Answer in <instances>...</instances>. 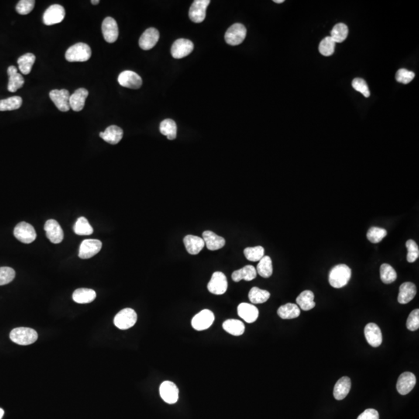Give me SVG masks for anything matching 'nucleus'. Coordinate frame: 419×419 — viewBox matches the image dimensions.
Here are the masks:
<instances>
[{
	"label": "nucleus",
	"mask_w": 419,
	"mask_h": 419,
	"mask_svg": "<svg viewBox=\"0 0 419 419\" xmlns=\"http://www.w3.org/2000/svg\"><path fill=\"white\" fill-rule=\"evenodd\" d=\"M352 276V270L345 264H339L331 269L328 281L332 287L342 288L348 284Z\"/></svg>",
	"instance_id": "1"
},
{
	"label": "nucleus",
	"mask_w": 419,
	"mask_h": 419,
	"mask_svg": "<svg viewBox=\"0 0 419 419\" xmlns=\"http://www.w3.org/2000/svg\"><path fill=\"white\" fill-rule=\"evenodd\" d=\"M92 52L87 44L80 42L69 47L66 52V59L69 62H87L91 57Z\"/></svg>",
	"instance_id": "2"
},
{
	"label": "nucleus",
	"mask_w": 419,
	"mask_h": 419,
	"mask_svg": "<svg viewBox=\"0 0 419 419\" xmlns=\"http://www.w3.org/2000/svg\"><path fill=\"white\" fill-rule=\"evenodd\" d=\"M10 338L13 342L18 345H31L38 339V333L32 328H17L10 333Z\"/></svg>",
	"instance_id": "3"
},
{
	"label": "nucleus",
	"mask_w": 419,
	"mask_h": 419,
	"mask_svg": "<svg viewBox=\"0 0 419 419\" xmlns=\"http://www.w3.org/2000/svg\"><path fill=\"white\" fill-rule=\"evenodd\" d=\"M136 312L133 309H123L115 316L114 319V325L121 330H127L133 327L137 322Z\"/></svg>",
	"instance_id": "4"
},
{
	"label": "nucleus",
	"mask_w": 419,
	"mask_h": 419,
	"mask_svg": "<svg viewBox=\"0 0 419 419\" xmlns=\"http://www.w3.org/2000/svg\"><path fill=\"white\" fill-rule=\"evenodd\" d=\"M14 235L18 241L25 244H30L36 239V231L31 224L27 222L19 223L14 228Z\"/></svg>",
	"instance_id": "5"
},
{
	"label": "nucleus",
	"mask_w": 419,
	"mask_h": 419,
	"mask_svg": "<svg viewBox=\"0 0 419 419\" xmlns=\"http://www.w3.org/2000/svg\"><path fill=\"white\" fill-rule=\"evenodd\" d=\"M247 35L246 28L242 24L237 23L231 25L224 35L227 43L230 45H238L245 40Z\"/></svg>",
	"instance_id": "6"
},
{
	"label": "nucleus",
	"mask_w": 419,
	"mask_h": 419,
	"mask_svg": "<svg viewBox=\"0 0 419 419\" xmlns=\"http://www.w3.org/2000/svg\"><path fill=\"white\" fill-rule=\"evenodd\" d=\"M65 16H66V11L64 7L59 4H53L44 13V24L48 26L59 24L64 20Z\"/></svg>",
	"instance_id": "7"
},
{
	"label": "nucleus",
	"mask_w": 419,
	"mask_h": 419,
	"mask_svg": "<svg viewBox=\"0 0 419 419\" xmlns=\"http://www.w3.org/2000/svg\"><path fill=\"white\" fill-rule=\"evenodd\" d=\"M214 321V314L210 310H203L196 314L192 319L193 328L197 331H204L208 329Z\"/></svg>",
	"instance_id": "8"
},
{
	"label": "nucleus",
	"mask_w": 419,
	"mask_h": 419,
	"mask_svg": "<svg viewBox=\"0 0 419 419\" xmlns=\"http://www.w3.org/2000/svg\"><path fill=\"white\" fill-rule=\"evenodd\" d=\"M210 293L214 295H222L228 290V281L224 273L215 272L211 276V280L207 285Z\"/></svg>",
	"instance_id": "9"
},
{
	"label": "nucleus",
	"mask_w": 419,
	"mask_h": 419,
	"mask_svg": "<svg viewBox=\"0 0 419 419\" xmlns=\"http://www.w3.org/2000/svg\"><path fill=\"white\" fill-rule=\"evenodd\" d=\"M102 248V242L97 239H86L80 245L79 257L82 259H90L97 255Z\"/></svg>",
	"instance_id": "10"
},
{
	"label": "nucleus",
	"mask_w": 419,
	"mask_h": 419,
	"mask_svg": "<svg viewBox=\"0 0 419 419\" xmlns=\"http://www.w3.org/2000/svg\"><path fill=\"white\" fill-rule=\"evenodd\" d=\"M193 42L188 39H184V38H180L178 39L172 45V49H171V54L174 59H180L186 56H189L190 53L193 51Z\"/></svg>",
	"instance_id": "11"
},
{
	"label": "nucleus",
	"mask_w": 419,
	"mask_h": 419,
	"mask_svg": "<svg viewBox=\"0 0 419 419\" xmlns=\"http://www.w3.org/2000/svg\"><path fill=\"white\" fill-rule=\"evenodd\" d=\"M211 4L210 0H195L189 11L190 19L194 23H201L206 18V11L209 4Z\"/></svg>",
	"instance_id": "12"
},
{
	"label": "nucleus",
	"mask_w": 419,
	"mask_h": 419,
	"mask_svg": "<svg viewBox=\"0 0 419 419\" xmlns=\"http://www.w3.org/2000/svg\"><path fill=\"white\" fill-rule=\"evenodd\" d=\"M49 97L52 102L59 111L62 112H67L70 109L69 106V97L70 94L67 90H53L49 93Z\"/></svg>",
	"instance_id": "13"
},
{
	"label": "nucleus",
	"mask_w": 419,
	"mask_h": 419,
	"mask_svg": "<svg viewBox=\"0 0 419 419\" xmlns=\"http://www.w3.org/2000/svg\"><path fill=\"white\" fill-rule=\"evenodd\" d=\"M118 81L121 87L137 90L142 87V80L139 75L133 71L126 70L120 73Z\"/></svg>",
	"instance_id": "14"
},
{
	"label": "nucleus",
	"mask_w": 419,
	"mask_h": 419,
	"mask_svg": "<svg viewBox=\"0 0 419 419\" xmlns=\"http://www.w3.org/2000/svg\"><path fill=\"white\" fill-rule=\"evenodd\" d=\"M159 393L162 400L169 404L176 403L179 399V389L173 382H163L159 387Z\"/></svg>",
	"instance_id": "15"
},
{
	"label": "nucleus",
	"mask_w": 419,
	"mask_h": 419,
	"mask_svg": "<svg viewBox=\"0 0 419 419\" xmlns=\"http://www.w3.org/2000/svg\"><path fill=\"white\" fill-rule=\"evenodd\" d=\"M46 232L47 238L53 244L61 243L64 238V233L59 223L56 220L50 219L47 221L44 227Z\"/></svg>",
	"instance_id": "16"
},
{
	"label": "nucleus",
	"mask_w": 419,
	"mask_h": 419,
	"mask_svg": "<svg viewBox=\"0 0 419 419\" xmlns=\"http://www.w3.org/2000/svg\"><path fill=\"white\" fill-rule=\"evenodd\" d=\"M102 33L104 39L108 43H114L117 41L119 35L118 24L115 20L111 17H107L102 23Z\"/></svg>",
	"instance_id": "17"
},
{
	"label": "nucleus",
	"mask_w": 419,
	"mask_h": 419,
	"mask_svg": "<svg viewBox=\"0 0 419 419\" xmlns=\"http://www.w3.org/2000/svg\"><path fill=\"white\" fill-rule=\"evenodd\" d=\"M415 375L412 372H403L397 380V390L401 395H407L414 389L416 385Z\"/></svg>",
	"instance_id": "18"
},
{
	"label": "nucleus",
	"mask_w": 419,
	"mask_h": 419,
	"mask_svg": "<svg viewBox=\"0 0 419 419\" xmlns=\"http://www.w3.org/2000/svg\"><path fill=\"white\" fill-rule=\"evenodd\" d=\"M364 333H365L366 341L371 346L376 348L381 345L383 342V335H382L381 330L377 324L374 323H369L366 326Z\"/></svg>",
	"instance_id": "19"
},
{
	"label": "nucleus",
	"mask_w": 419,
	"mask_h": 419,
	"mask_svg": "<svg viewBox=\"0 0 419 419\" xmlns=\"http://www.w3.org/2000/svg\"><path fill=\"white\" fill-rule=\"evenodd\" d=\"M159 32L154 28H148L144 31L139 39V46L143 50H150L157 44Z\"/></svg>",
	"instance_id": "20"
},
{
	"label": "nucleus",
	"mask_w": 419,
	"mask_h": 419,
	"mask_svg": "<svg viewBox=\"0 0 419 419\" xmlns=\"http://www.w3.org/2000/svg\"><path fill=\"white\" fill-rule=\"evenodd\" d=\"M238 314L245 322H255L259 317V310L253 304L242 303L238 307Z\"/></svg>",
	"instance_id": "21"
},
{
	"label": "nucleus",
	"mask_w": 419,
	"mask_h": 419,
	"mask_svg": "<svg viewBox=\"0 0 419 419\" xmlns=\"http://www.w3.org/2000/svg\"><path fill=\"white\" fill-rule=\"evenodd\" d=\"M89 95L87 89L80 88L76 90L69 97V106L73 111L79 112L83 110L85 102Z\"/></svg>",
	"instance_id": "22"
},
{
	"label": "nucleus",
	"mask_w": 419,
	"mask_h": 419,
	"mask_svg": "<svg viewBox=\"0 0 419 419\" xmlns=\"http://www.w3.org/2000/svg\"><path fill=\"white\" fill-rule=\"evenodd\" d=\"M7 73L9 76V83L7 86V90L11 93L18 91L25 84V79L22 75L18 73V69L14 66L8 67Z\"/></svg>",
	"instance_id": "23"
},
{
	"label": "nucleus",
	"mask_w": 419,
	"mask_h": 419,
	"mask_svg": "<svg viewBox=\"0 0 419 419\" xmlns=\"http://www.w3.org/2000/svg\"><path fill=\"white\" fill-rule=\"evenodd\" d=\"M203 240L207 249L211 251L221 249L225 245V240L224 238L218 236L215 233L211 231H206L203 233Z\"/></svg>",
	"instance_id": "24"
},
{
	"label": "nucleus",
	"mask_w": 419,
	"mask_h": 419,
	"mask_svg": "<svg viewBox=\"0 0 419 419\" xmlns=\"http://www.w3.org/2000/svg\"><path fill=\"white\" fill-rule=\"evenodd\" d=\"M124 131L116 125H111L107 128L104 132H100V137L107 143L117 145L122 139Z\"/></svg>",
	"instance_id": "25"
},
{
	"label": "nucleus",
	"mask_w": 419,
	"mask_h": 419,
	"mask_svg": "<svg viewBox=\"0 0 419 419\" xmlns=\"http://www.w3.org/2000/svg\"><path fill=\"white\" fill-rule=\"evenodd\" d=\"M183 243L186 251L190 255H197L205 246L203 238L195 235H186L183 238Z\"/></svg>",
	"instance_id": "26"
},
{
	"label": "nucleus",
	"mask_w": 419,
	"mask_h": 419,
	"mask_svg": "<svg viewBox=\"0 0 419 419\" xmlns=\"http://www.w3.org/2000/svg\"><path fill=\"white\" fill-rule=\"evenodd\" d=\"M417 294L416 286L413 283L407 282L400 286L398 295V302L401 304H408Z\"/></svg>",
	"instance_id": "27"
},
{
	"label": "nucleus",
	"mask_w": 419,
	"mask_h": 419,
	"mask_svg": "<svg viewBox=\"0 0 419 419\" xmlns=\"http://www.w3.org/2000/svg\"><path fill=\"white\" fill-rule=\"evenodd\" d=\"M351 386H352V382H351L350 378L344 376L338 379V381L334 387V397L337 400H343L349 393Z\"/></svg>",
	"instance_id": "28"
},
{
	"label": "nucleus",
	"mask_w": 419,
	"mask_h": 419,
	"mask_svg": "<svg viewBox=\"0 0 419 419\" xmlns=\"http://www.w3.org/2000/svg\"><path fill=\"white\" fill-rule=\"evenodd\" d=\"M257 276V272L255 267L252 266H246L242 269H238L235 271L231 275L233 281L238 282L241 281L242 279L245 281H252L254 279H255Z\"/></svg>",
	"instance_id": "29"
},
{
	"label": "nucleus",
	"mask_w": 419,
	"mask_h": 419,
	"mask_svg": "<svg viewBox=\"0 0 419 419\" xmlns=\"http://www.w3.org/2000/svg\"><path fill=\"white\" fill-rule=\"evenodd\" d=\"M97 294L91 289L80 288L75 290L73 299L77 304H89L95 300Z\"/></svg>",
	"instance_id": "30"
},
{
	"label": "nucleus",
	"mask_w": 419,
	"mask_h": 419,
	"mask_svg": "<svg viewBox=\"0 0 419 419\" xmlns=\"http://www.w3.org/2000/svg\"><path fill=\"white\" fill-rule=\"evenodd\" d=\"M297 304L302 310H311L315 307L316 304L314 302V294L310 290H305L302 292L297 298Z\"/></svg>",
	"instance_id": "31"
},
{
	"label": "nucleus",
	"mask_w": 419,
	"mask_h": 419,
	"mask_svg": "<svg viewBox=\"0 0 419 419\" xmlns=\"http://www.w3.org/2000/svg\"><path fill=\"white\" fill-rule=\"evenodd\" d=\"M223 328L224 331L234 336H240L245 332V324L239 320H227L223 324Z\"/></svg>",
	"instance_id": "32"
},
{
	"label": "nucleus",
	"mask_w": 419,
	"mask_h": 419,
	"mask_svg": "<svg viewBox=\"0 0 419 419\" xmlns=\"http://www.w3.org/2000/svg\"><path fill=\"white\" fill-rule=\"evenodd\" d=\"M277 314L282 319H293L300 316V310L297 304H286L278 309Z\"/></svg>",
	"instance_id": "33"
},
{
	"label": "nucleus",
	"mask_w": 419,
	"mask_h": 419,
	"mask_svg": "<svg viewBox=\"0 0 419 419\" xmlns=\"http://www.w3.org/2000/svg\"><path fill=\"white\" fill-rule=\"evenodd\" d=\"M159 131L169 140H174L177 135V126L172 119H166L161 122Z\"/></svg>",
	"instance_id": "34"
},
{
	"label": "nucleus",
	"mask_w": 419,
	"mask_h": 419,
	"mask_svg": "<svg viewBox=\"0 0 419 419\" xmlns=\"http://www.w3.org/2000/svg\"><path fill=\"white\" fill-rule=\"evenodd\" d=\"M35 59L36 58L34 54L26 53L18 59V67L22 74L28 75L31 73Z\"/></svg>",
	"instance_id": "35"
},
{
	"label": "nucleus",
	"mask_w": 419,
	"mask_h": 419,
	"mask_svg": "<svg viewBox=\"0 0 419 419\" xmlns=\"http://www.w3.org/2000/svg\"><path fill=\"white\" fill-rule=\"evenodd\" d=\"M259 262L256 269L258 274L263 278L270 277L273 272V262L271 258L266 255L263 256Z\"/></svg>",
	"instance_id": "36"
},
{
	"label": "nucleus",
	"mask_w": 419,
	"mask_h": 419,
	"mask_svg": "<svg viewBox=\"0 0 419 419\" xmlns=\"http://www.w3.org/2000/svg\"><path fill=\"white\" fill-rule=\"evenodd\" d=\"M270 297V293L267 290H261L258 287H252L249 293L248 298L252 304H263L267 301Z\"/></svg>",
	"instance_id": "37"
},
{
	"label": "nucleus",
	"mask_w": 419,
	"mask_h": 419,
	"mask_svg": "<svg viewBox=\"0 0 419 419\" xmlns=\"http://www.w3.org/2000/svg\"><path fill=\"white\" fill-rule=\"evenodd\" d=\"M22 98L19 96H14L0 100V111H10L18 110L22 105Z\"/></svg>",
	"instance_id": "38"
},
{
	"label": "nucleus",
	"mask_w": 419,
	"mask_h": 419,
	"mask_svg": "<svg viewBox=\"0 0 419 419\" xmlns=\"http://www.w3.org/2000/svg\"><path fill=\"white\" fill-rule=\"evenodd\" d=\"M348 35V28L343 23L337 24L331 32V38L335 43H341L346 39Z\"/></svg>",
	"instance_id": "39"
},
{
	"label": "nucleus",
	"mask_w": 419,
	"mask_h": 419,
	"mask_svg": "<svg viewBox=\"0 0 419 419\" xmlns=\"http://www.w3.org/2000/svg\"><path fill=\"white\" fill-rule=\"evenodd\" d=\"M74 232L78 235H90L93 234V229L91 225L89 224L88 220L84 217L78 218L75 224Z\"/></svg>",
	"instance_id": "40"
},
{
	"label": "nucleus",
	"mask_w": 419,
	"mask_h": 419,
	"mask_svg": "<svg viewBox=\"0 0 419 419\" xmlns=\"http://www.w3.org/2000/svg\"><path fill=\"white\" fill-rule=\"evenodd\" d=\"M380 278L383 283L390 284L397 279V272L389 264H383L380 267Z\"/></svg>",
	"instance_id": "41"
},
{
	"label": "nucleus",
	"mask_w": 419,
	"mask_h": 419,
	"mask_svg": "<svg viewBox=\"0 0 419 419\" xmlns=\"http://www.w3.org/2000/svg\"><path fill=\"white\" fill-rule=\"evenodd\" d=\"M264 253L265 249L262 246L248 247L244 250L245 258L251 262L260 261L264 256Z\"/></svg>",
	"instance_id": "42"
},
{
	"label": "nucleus",
	"mask_w": 419,
	"mask_h": 419,
	"mask_svg": "<svg viewBox=\"0 0 419 419\" xmlns=\"http://www.w3.org/2000/svg\"><path fill=\"white\" fill-rule=\"evenodd\" d=\"M387 235V231L383 228L372 227L367 232V238L372 243H379Z\"/></svg>",
	"instance_id": "43"
},
{
	"label": "nucleus",
	"mask_w": 419,
	"mask_h": 419,
	"mask_svg": "<svg viewBox=\"0 0 419 419\" xmlns=\"http://www.w3.org/2000/svg\"><path fill=\"white\" fill-rule=\"evenodd\" d=\"M335 43L331 37H326L319 45L320 53L324 56H330L335 52Z\"/></svg>",
	"instance_id": "44"
},
{
	"label": "nucleus",
	"mask_w": 419,
	"mask_h": 419,
	"mask_svg": "<svg viewBox=\"0 0 419 419\" xmlns=\"http://www.w3.org/2000/svg\"><path fill=\"white\" fill-rule=\"evenodd\" d=\"M406 246L407 248V262L413 263L419 257L418 245L414 240L410 239L406 242Z\"/></svg>",
	"instance_id": "45"
},
{
	"label": "nucleus",
	"mask_w": 419,
	"mask_h": 419,
	"mask_svg": "<svg viewBox=\"0 0 419 419\" xmlns=\"http://www.w3.org/2000/svg\"><path fill=\"white\" fill-rule=\"evenodd\" d=\"M15 271L11 267H0V286L8 284L14 280Z\"/></svg>",
	"instance_id": "46"
},
{
	"label": "nucleus",
	"mask_w": 419,
	"mask_h": 419,
	"mask_svg": "<svg viewBox=\"0 0 419 419\" xmlns=\"http://www.w3.org/2000/svg\"><path fill=\"white\" fill-rule=\"evenodd\" d=\"M35 4V1L34 0H21L17 4L16 11L21 15H27L34 9Z\"/></svg>",
	"instance_id": "47"
},
{
	"label": "nucleus",
	"mask_w": 419,
	"mask_h": 419,
	"mask_svg": "<svg viewBox=\"0 0 419 419\" xmlns=\"http://www.w3.org/2000/svg\"><path fill=\"white\" fill-rule=\"evenodd\" d=\"M414 77H415V74L413 72L409 71L405 69H399L396 74L397 81L403 84H408L414 80Z\"/></svg>",
	"instance_id": "48"
},
{
	"label": "nucleus",
	"mask_w": 419,
	"mask_h": 419,
	"mask_svg": "<svg viewBox=\"0 0 419 419\" xmlns=\"http://www.w3.org/2000/svg\"><path fill=\"white\" fill-rule=\"evenodd\" d=\"M352 87L356 91L362 93L365 97H369L370 96V92H369L367 83L361 78H355V80L352 81Z\"/></svg>",
	"instance_id": "49"
},
{
	"label": "nucleus",
	"mask_w": 419,
	"mask_h": 419,
	"mask_svg": "<svg viewBox=\"0 0 419 419\" xmlns=\"http://www.w3.org/2000/svg\"><path fill=\"white\" fill-rule=\"evenodd\" d=\"M407 329L411 331H417L419 328V310L415 309L410 313L407 321Z\"/></svg>",
	"instance_id": "50"
},
{
	"label": "nucleus",
	"mask_w": 419,
	"mask_h": 419,
	"mask_svg": "<svg viewBox=\"0 0 419 419\" xmlns=\"http://www.w3.org/2000/svg\"><path fill=\"white\" fill-rule=\"evenodd\" d=\"M357 419H379V413L374 409H367Z\"/></svg>",
	"instance_id": "51"
},
{
	"label": "nucleus",
	"mask_w": 419,
	"mask_h": 419,
	"mask_svg": "<svg viewBox=\"0 0 419 419\" xmlns=\"http://www.w3.org/2000/svg\"><path fill=\"white\" fill-rule=\"evenodd\" d=\"M99 3H100L99 0H91V4H93V5H97Z\"/></svg>",
	"instance_id": "52"
},
{
	"label": "nucleus",
	"mask_w": 419,
	"mask_h": 419,
	"mask_svg": "<svg viewBox=\"0 0 419 419\" xmlns=\"http://www.w3.org/2000/svg\"><path fill=\"white\" fill-rule=\"evenodd\" d=\"M4 411L3 409L0 408V419H2L3 416H4Z\"/></svg>",
	"instance_id": "53"
},
{
	"label": "nucleus",
	"mask_w": 419,
	"mask_h": 419,
	"mask_svg": "<svg viewBox=\"0 0 419 419\" xmlns=\"http://www.w3.org/2000/svg\"><path fill=\"white\" fill-rule=\"evenodd\" d=\"M274 2L276 4H282V3L284 2V0H274Z\"/></svg>",
	"instance_id": "54"
}]
</instances>
